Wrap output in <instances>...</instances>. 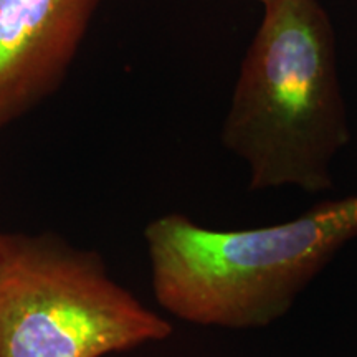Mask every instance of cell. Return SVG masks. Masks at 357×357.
I'll return each instance as SVG.
<instances>
[{"instance_id": "1", "label": "cell", "mask_w": 357, "mask_h": 357, "mask_svg": "<svg viewBox=\"0 0 357 357\" xmlns=\"http://www.w3.org/2000/svg\"><path fill=\"white\" fill-rule=\"evenodd\" d=\"M248 45L222 142L247 164L250 189L333 187L331 164L349 142L336 35L318 0H270Z\"/></svg>"}, {"instance_id": "2", "label": "cell", "mask_w": 357, "mask_h": 357, "mask_svg": "<svg viewBox=\"0 0 357 357\" xmlns=\"http://www.w3.org/2000/svg\"><path fill=\"white\" fill-rule=\"evenodd\" d=\"M356 236L357 194L257 229H207L166 213L144 230L155 301L185 323L225 329L283 318Z\"/></svg>"}, {"instance_id": "3", "label": "cell", "mask_w": 357, "mask_h": 357, "mask_svg": "<svg viewBox=\"0 0 357 357\" xmlns=\"http://www.w3.org/2000/svg\"><path fill=\"white\" fill-rule=\"evenodd\" d=\"M171 334L96 253L53 235L0 234V357H102Z\"/></svg>"}, {"instance_id": "4", "label": "cell", "mask_w": 357, "mask_h": 357, "mask_svg": "<svg viewBox=\"0 0 357 357\" xmlns=\"http://www.w3.org/2000/svg\"><path fill=\"white\" fill-rule=\"evenodd\" d=\"M101 0H0V129L63 82Z\"/></svg>"}, {"instance_id": "5", "label": "cell", "mask_w": 357, "mask_h": 357, "mask_svg": "<svg viewBox=\"0 0 357 357\" xmlns=\"http://www.w3.org/2000/svg\"><path fill=\"white\" fill-rule=\"evenodd\" d=\"M260 2H261V3H266V2H270V0H260Z\"/></svg>"}]
</instances>
